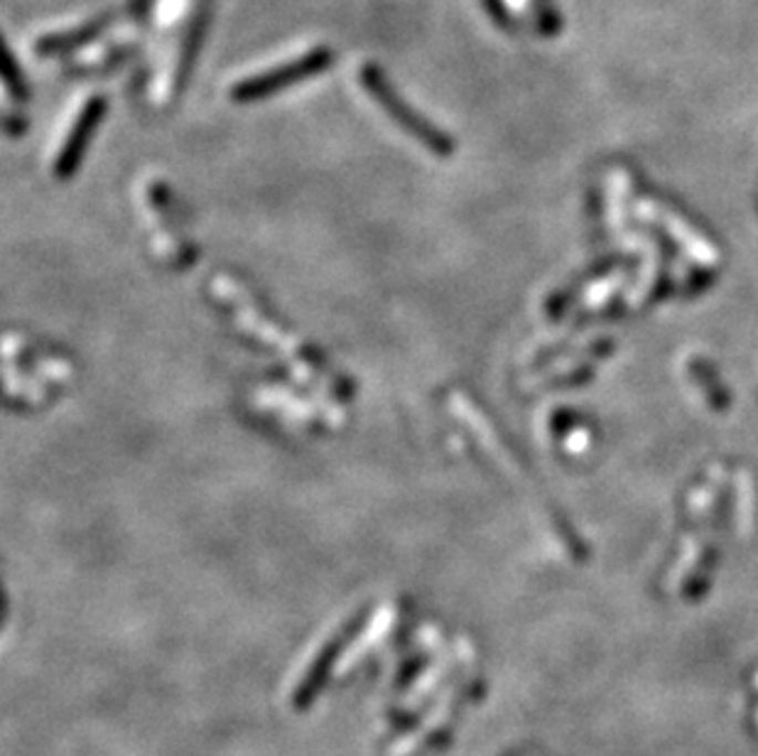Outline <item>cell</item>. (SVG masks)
I'll use <instances>...</instances> for the list:
<instances>
[{"mask_svg": "<svg viewBox=\"0 0 758 756\" xmlns=\"http://www.w3.org/2000/svg\"><path fill=\"white\" fill-rule=\"evenodd\" d=\"M101 28V22L94 20V22H86V25L82 28H74L70 32H52V35H44L35 42V52L38 54H56V52H66V50H72L76 48V44H82L86 42L89 38H94L96 32Z\"/></svg>", "mask_w": 758, "mask_h": 756, "instance_id": "4", "label": "cell"}, {"mask_svg": "<svg viewBox=\"0 0 758 756\" xmlns=\"http://www.w3.org/2000/svg\"><path fill=\"white\" fill-rule=\"evenodd\" d=\"M359 82L364 86V92L381 106L383 114H386L395 126H401L407 135H413L415 141H420V145H425L427 151H433L437 155H449L451 148H455L443 131H437L433 123L405 104L398 92L388 84V79L381 74L378 66L366 64L359 74Z\"/></svg>", "mask_w": 758, "mask_h": 756, "instance_id": "1", "label": "cell"}, {"mask_svg": "<svg viewBox=\"0 0 758 756\" xmlns=\"http://www.w3.org/2000/svg\"><path fill=\"white\" fill-rule=\"evenodd\" d=\"M330 64H332V50H326V48L310 50L300 54V58H292L288 62L273 66V70H266V72L243 79V82H239L231 89V99L241 101V104H246V101L266 99L270 94L282 92V89L324 72Z\"/></svg>", "mask_w": 758, "mask_h": 756, "instance_id": "2", "label": "cell"}, {"mask_svg": "<svg viewBox=\"0 0 758 756\" xmlns=\"http://www.w3.org/2000/svg\"><path fill=\"white\" fill-rule=\"evenodd\" d=\"M104 108H106V99L94 96V99L86 101L82 111H79V116L74 118L70 133H66L62 151L56 153V160H54V175L56 177H66L76 170V165H79V160H82V155L86 151L89 138H92V133L98 126L101 116H104Z\"/></svg>", "mask_w": 758, "mask_h": 756, "instance_id": "3", "label": "cell"}]
</instances>
